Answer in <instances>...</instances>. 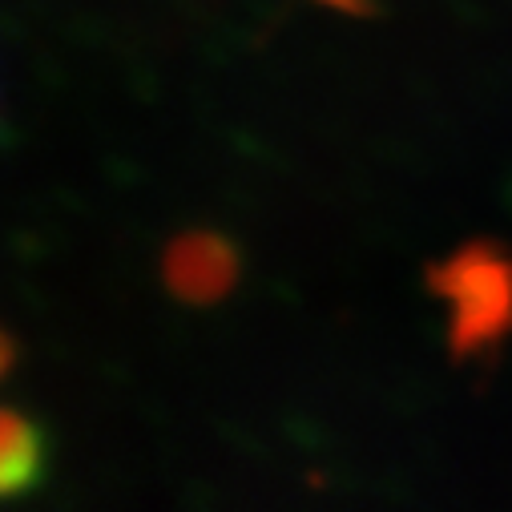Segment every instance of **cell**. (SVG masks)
Segmentation results:
<instances>
[{
    "label": "cell",
    "mask_w": 512,
    "mask_h": 512,
    "mask_svg": "<svg viewBox=\"0 0 512 512\" xmlns=\"http://www.w3.org/2000/svg\"><path fill=\"white\" fill-rule=\"evenodd\" d=\"M162 275L178 299L214 303L238 283V250L214 230H190L170 242Z\"/></svg>",
    "instance_id": "cell-1"
},
{
    "label": "cell",
    "mask_w": 512,
    "mask_h": 512,
    "mask_svg": "<svg viewBox=\"0 0 512 512\" xmlns=\"http://www.w3.org/2000/svg\"><path fill=\"white\" fill-rule=\"evenodd\" d=\"M45 476V436L41 428L13 412L0 408V500L25 496Z\"/></svg>",
    "instance_id": "cell-2"
},
{
    "label": "cell",
    "mask_w": 512,
    "mask_h": 512,
    "mask_svg": "<svg viewBox=\"0 0 512 512\" xmlns=\"http://www.w3.org/2000/svg\"><path fill=\"white\" fill-rule=\"evenodd\" d=\"M13 367V343L5 339V335H0V375H5Z\"/></svg>",
    "instance_id": "cell-3"
},
{
    "label": "cell",
    "mask_w": 512,
    "mask_h": 512,
    "mask_svg": "<svg viewBox=\"0 0 512 512\" xmlns=\"http://www.w3.org/2000/svg\"><path fill=\"white\" fill-rule=\"evenodd\" d=\"M327 5H339V9H351V13H367L371 0H327Z\"/></svg>",
    "instance_id": "cell-4"
}]
</instances>
